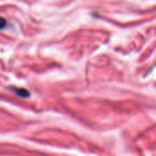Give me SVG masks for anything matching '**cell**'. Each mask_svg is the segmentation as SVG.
<instances>
[{
  "label": "cell",
  "mask_w": 156,
  "mask_h": 156,
  "mask_svg": "<svg viewBox=\"0 0 156 156\" xmlns=\"http://www.w3.org/2000/svg\"><path fill=\"white\" fill-rule=\"evenodd\" d=\"M12 90L19 97L21 98H28L29 97V92L26 89H21V88H12Z\"/></svg>",
  "instance_id": "cell-1"
},
{
  "label": "cell",
  "mask_w": 156,
  "mask_h": 156,
  "mask_svg": "<svg viewBox=\"0 0 156 156\" xmlns=\"http://www.w3.org/2000/svg\"><path fill=\"white\" fill-rule=\"evenodd\" d=\"M5 27H6V20L0 16V30L4 29Z\"/></svg>",
  "instance_id": "cell-2"
}]
</instances>
